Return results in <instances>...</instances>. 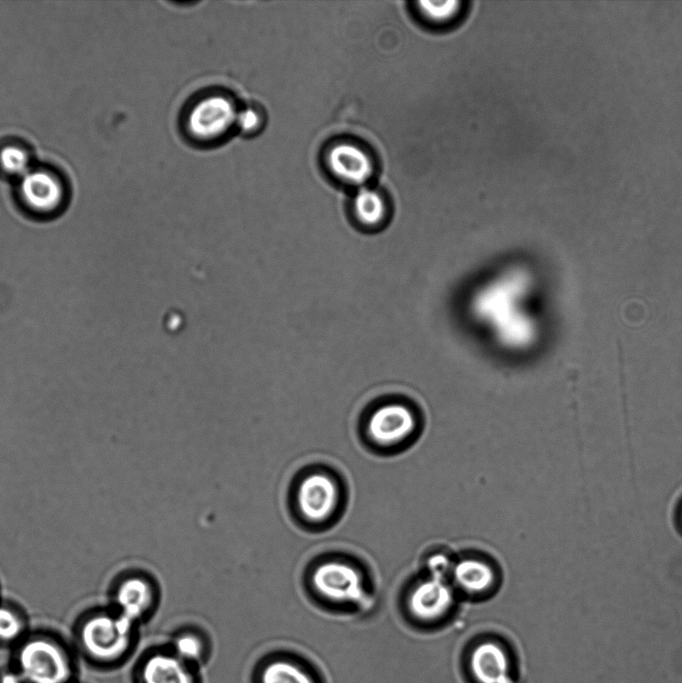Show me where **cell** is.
I'll return each instance as SVG.
<instances>
[{
  "mask_svg": "<svg viewBox=\"0 0 682 683\" xmlns=\"http://www.w3.org/2000/svg\"><path fill=\"white\" fill-rule=\"evenodd\" d=\"M530 287L529 274L511 268L485 283L471 299L475 319L486 324L498 344L507 349H525L536 338L535 321L522 307Z\"/></svg>",
  "mask_w": 682,
  "mask_h": 683,
  "instance_id": "obj_1",
  "label": "cell"
},
{
  "mask_svg": "<svg viewBox=\"0 0 682 683\" xmlns=\"http://www.w3.org/2000/svg\"><path fill=\"white\" fill-rule=\"evenodd\" d=\"M12 660L25 683H72L75 676L70 649L48 635L25 637L16 645Z\"/></svg>",
  "mask_w": 682,
  "mask_h": 683,
  "instance_id": "obj_2",
  "label": "cell"
},
{
  "mask_svg": "<svg viewBox=\"0 0 682 683\" xmlns=\"http://www.w3.org/2000/svg\"><path fill=\"white\" fill-rule=\"evenodd\" d=\"M135 625L119 613L90 616L79 627L80 651L97 665H117L134 650Z\"/></svg>",
  "mask_w": 682,
  "mask_h": 683,
  "instance_id": "obj_3",
  "label": "cell"
},
{
  "mask_svg": "<svg viewBox=\"0 0 682 683\" xmlns=\"http://www.w3.org/2000/svg\"><path fill=\"white\" fill-rule=\"evenodd\" d=\"M238 108L224 93H209L197 99L185 117L187 133L200 143H213L236 126Z\"/></svg>",
  "mask_w": 682,
  "mask_h": 683,
  "instance_id": "obj_4",
  "label": "cell"
},
{
  "mask_svg": "<svg viewBox=\"0 0 682 683\" xmlns=\"http://www.w3.org/2000/svg\"><path fill=\"white\" fill-rule=\"evenodd\" d=\"M341 501V489L333 475L313 470L300 477L296 485L295 503L303 519L314 525L331 519Z\"/></svg>",
  "mask_w": 682,
  "mask_h": 683,
  "instance_id": "obj_5",
  "label": "cell"
},
{
  "mask_svg": "<svg viewBox=\"0 0 682 683\" xmlns=\"http://www.w3.org/2000/svg\"><path fill=\"white\" fill-rule=\"evenodd\" d=\"M250 683H326L308 657L289 649H274L254 663Z\"/></svg>",
  "mask_w": 682,
  "mask_h": 683,
  "instance_id": "obj_6",
  "label": "cell"
},
{
  "mask_svg": "<svg viewBox=\"0 0 682 683\" xmlns=\"http://www.w3.org/2000/svg\"><path fill=\"white\" fill-rule=\"evenodd\" d=\"M466 665L474 683H520L516 657L495 638L475 642L467 653Z\"/></svg>",
  "mask_w": 682,
  "mask_h": 683,
  "instance_id": "obj_7",
  "label": "cell"
},
{
  "mask_svg": "<svg viewBox=\"0 0 682 683\" xmlns=\"http://www.w3.org/2000/svg\"><path fill=\"white\" fill-rule=\"evenodd\" d=\"M313 590L323 601L337 605H356L364 597L362 576L351 563L329 559L312 571Z\"/></svg>",
  "mask_w": 682,
  "mask_h": 683,
  "instance_id": "obj_8",
  "label": "cell"
},
{
  "mask_svg": "<svg viewBox=\"0 0 682 683\" xmlns=\"http://www.w3.org/2000/svg\"><path fill=\"white\" fill-rule=\"evenodd\" d=\"M136 683H202L200 668L177 656L168 645L147 650L135 669Z\"/></svg>",
  "mask_w": 682,
  "mask_h": 683,
  "instance_id": "obj_9",
  "label": "cell"
},
{
  "mask_svg": "<svg viewBox=\"0 0 682 683\" xmlns=\"http://www.w3.org/2000/svg\"><path fill=\"white\" fill-rule=\"evenodd\" d=\"M454 604V594L445 579L429 576L410 591L407 608L419 624L435 625L448 616Z\"/></svg>",
  "mask_w": 682,
  "mask_h": 683,
  "instance_id": "obj_10",
  "label": "cell"
},
{
  "mask_svg": "<svg viewBox=\"0 0 682 683\" xmlns=\"http://www.w3.org/2000/svg\"><path fill=\"white\" fill-rule=\"evenodd\" d=\"M19 198L23 207L33 216L50 217L61 209L64 189L60 179L52 172L29 170L21 177Z\"/></svg>",
  "mask_w": 682,
  "mask_h": 683,
  "instance_id": "obj_11",
  "label": "cell"
},
{
  "mask_svg": "<svg viewBox=\"0 0 682 683\" xmlns=\"http://www.w3.org/2000/svg\"><path fill=\"white\" fill-rule=\"evenodd\" d=\"M416 428L413 412L400 403H389L375 409L366 425L371 441L380 446H393L409 438Z\"/></svg>",
  "mask_w": 682,
  "mask_h": 683,
  "instance_id": "obj_12",
  "label": "cell"
},
{
  "mask_svg": "<svg viewBox=\"0 0 682 683\" xmlns=\"http://www.w3.org/2000/svg\"><path fill=\"white\" fill-rule=\"evenodd\" d=\"M329 172L339 181L363 185L372 176L374 163L369 153L358 144L341 141L331 145L325 153Z\"/></svg>",
  "mask_w": 682,
  "mask_h": 683,
  "instance_id": "obj_13",
  "label": "cell"
},
{
  "mask_svg": "<svg viewBox=\"0 0 682 683\" xmlns=\"http://www.w3.org/2000/svg\"><path fill=\"white\" fill-rule=\"evenodd\" d=\"M154 601L155 594L152 585L141 577L125 580L118 588L116 595L119 614L134 624L151 612Z\"/></svg>",
  "mask_w": 682,
  "mask_h": 683,
  "instance_id": "obj_14",
  "label": "cell"
},
{
  "mask_svg": "<svg viewBox=\"0 0 682 683\" xmlns=\"http://www.w3.org/2000/svg\"><path fill=\"white\" fill-rule=\"evenodd\" d=\"M455 584L465 593H486L495 583V571L488 562L478 557H465L452 566Z\"/></svg>",
  "mask_w": 682,
  "mask_h": 683,
  "instance_id": "obj_15",
  "label": "cell"
},
{
  "mask_svg": "<svg viewBox=\"0 0 682 683\" xmlns=\"http://www.w3.org/2000/svg\"><path fill=\"white\" fill-rule=\"evenodd\" d=\"M167 645L177 656L199 668L208 661L212 651L207 635L192 628L178 630Z\"/></svg>",
  "mask_w": 682,
  "mask_h": 683,
  "instance_id": "obj_16",
  "label": "cell"
},
{
  "mask_svg": "<svg viewBox=\"0 0 682 683\" xmlns=\"http://www.w3.org/2000/svg\"><path fill=\"white\" fill-rule=\"evenodd\" d=\"M353 213L361 224L376 226L385 218V200L378 191L361 187L353 199Z\"/></svg>",
  "mask_w": 682,
  "mask_h": 683,
  "instance_id": "obj_17",
  "label": "cell"
},
{
  "mask_svg": "<svg viewBox=\"0 0 682 683\" xmlns=\"http://www.w3.org/2000/svg\"><path fill=\"white\" fill-rule=\"evenodd\" d=\"M25 624L14 610L0 606V644L17 645L25 638Z\"/></svg>",
  "mask_w": 682,
  "mask_h": 683,
  "instance_id": "obj_18",
  "label": "cell"
},
{
  "mask_svg": "<svg viewBox=\"0 0 682 683\" xmlns=\"http://www.w3.org/2000/svg\"><path fill=\"white\" fill-rule=\"evenodd\" d=\"M30 156L18 145H7L0 150V167L9 175L23 176L29 171Z\"/></svg>",
  "mask_w": 682,
  "mask_h": 683,
  "instance_id": "obj_19",
  "label": "cell"
},
{
  "mask_svg": "<svg viewBox=\"0 0 682 683\" xmlns=\"http://www.w3.org/2000/svg\"><path fill=\"white\" fill-rule=\"evenodd\" d=\"M418 10L429 22L443 24L451 21L460 10L458 1H420Z\"/></svg>",
  "mask_w": 682,
  "mask_h": 683,
  "instance_id": "obj_20",
  "label": "cell"
},
{
  "mask_svg": "<svg viewBox=\"0 0 682 683\" xmlns=\"http://www.w3.org/2000/svg\"><path fill=\"white\" fill-rule=\"evenodd\" d=\"M262 124L261 113L254 107H245L238 111L236 126L245 134L256 132Z\"/></svg>",
  "mask_w": 682,
  "mask_h": 683,
  "instance_id": "obj_21",
  "label": "cell"
},
{
  "mask_svg": "<svg viewBox=\"0 0 682 683\" xmlns=\"http://www.w3.org/2000/svg\"><path fill=\"white\" fill-rule=\"evenodd\" d=\"M0 683H25L21 674L11 665L0 670Z\"/></svg>",
  "mask_w": 682,
  "mask_h": 683,
  "instance_id": "obj_22",
  "label": "cell"
},
{
  "mask_svg": "<svg viewBox=\"0 0 682 683\" xmlns=\"http://www.w3.org/2000/svg\"><path fill=\"white\" fill-rule=\"evenodd\" d=\"M674 520H675V525H676L677 530L682 535V497L680 498V500L678 501V503L676 505Z\"/></svg>",
  "mask_w": 682,
  "mask_h": 683,
  "instance_id": "obj_23",
  "label": "cell"
}]
</instances>
